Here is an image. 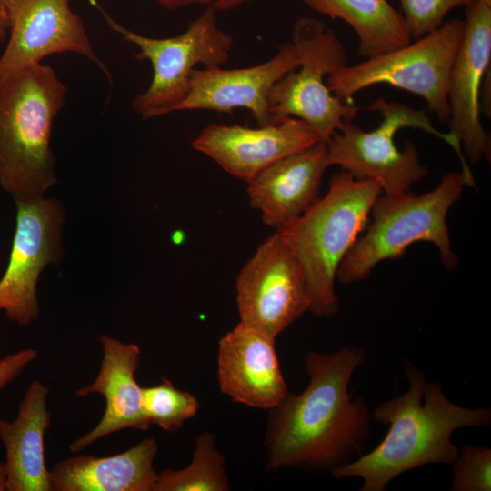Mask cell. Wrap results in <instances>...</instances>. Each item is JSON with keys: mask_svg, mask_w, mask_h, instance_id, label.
I'll return each mask as SVG.
<instances>
[{"mask_svg": "<svg viewBox=\"0 0 491 491\" xmlns=\"http://www.w3.org/2000/svg\"><path fill=\"white\" fill-rule=\"evenodd\" d=\"M235 289L240 323L274 338L309 311L303 271L276 231L241 269Z\"/></svg>", "mask_w": 491, "mask_h": 491, "instance_id": "8fae6325", "label": "cell"}, {"mask_svg": "<svg viewBox=\"0 0 491 491\" xmlns=\"http://www.w3.org/2000/svg\"><path fill=\"white\" fill-rule=\"evenodd\" d=\"M299 65L296 46L285 43L271 59L257 65L234 69L195 68L191 75L189 91L174 113L209 110L230 114L236 108H245L257 125H271L268 94L280 78Z\"/></svg>", "mask_w": 491, "mask_h": 491, "instance_id": "9a60e30c", "label": "cell"}, {"mask_svg": "<svg viewBox=\"0 0 491 491\" xmlns=\"http://www.w3.org/2000/svg\"><path fill=\"white\" fill-rule=\"evenodd\" d=\"M310 9L347 23L357 53L370 58L411 43L403 15L387 0H301Z\"/></svg>", "mask_w": 491, "mask_h": 491, "instance_id": "44dd1931", "label": "cell"}, {"mask_svg": "<svg viewBox=\"0 0 491 491\" xmlns=\"http://www.w3.org/2000/svg\"><path fill=\"white\" fill-rule=\"evenodd\" d=\"M89 2L101 13L112 31L137 46L134 57L151 64L153 76L149 86L132 101L133 110L144 120L174 113L186 96L191 75L198 65H203L204 68L221 67L229 59L234 37L219 27L217 11L212 5L182 34L154 38L125 27L95 0Z\"/></svg>", "mask_w": 491, "mask_h": 491, "instance_id": "52a82bcc", "label": "cell"}, {"mask_svg": "<svg viewBox=\"0 0 491 491\" xmlns=\"http://www.w3.org/2000/svg\"><path fill=\"white\" fill-rule=\"evenodd\" d=\"M249 1L251 0H216L212 6L216 11L224 12L235 9Z\"/></svg>", "mask_w": 491, "mask_h": 491, "instance_id": "83f0119b", "label": "cell"}, {"mask_svg": "<svg viewBox=\"0 0 491 491\" xmlns=\"http://www.w3.org/2000/svg\"><path fill=\"white\" fill-rule=\"evenodd\" d=\"M326 168V142L289 155L247 183L250 205L261 213L266 225L280 229L318 199Z\"/></svg>", "mask_w": 491, "mask_h": 491, "instance_id": "ac0fdd59", "label": "cell"}, {"mask_svg": "<svg viewBox=\"0 0 491 491\" xmlns=\"http://www.w3.org/2000/svg\"><path fill=\"white\" fill-rule=\"evenodd\" d=\"M8 29V20L5 9L2 1L0 0V41L4 40Z\"/></svg>", "mask_w": 491, "mask_h": 491, "instance_id": "f1b7e54d", "label": "cell"}, {"mask_svg": "<svg viewBox=\"0 0 491 491\" xmlns=\"http://www.w3.org/2000/svg\"><path fill=\"white\" fill-rule=\"evenodd\" d=\"M382 194L374 180L334 174L326 194L287 225L276 230L296 258L310 296L309 311L331 316L339 308L335 291L338 267L366 227L371 208Z\"/></svg>", "mask_w": 491, "mask_h": 491, "instance_id": "3957f363", "label": "cell"}, {"mask_svg": "<svg viewBox=\"0 0 491 491\" xmlns=\"http://www.w3.org/2000/svg\"><path fill=\"white\" fill-rule=\"evenodd\" d=\"M300 65L271 88L267 103L273 124L287 117L310 125L327 142L345 120H353L357 106L335 96L326 76L347 65L344 46L333 29L321 20L301 17L293 26L292 42Z\"/></svg>", "mask_w": 491, "mask_h": 491, "instance_id": "9c48e42d", "label": "cell"}, {"mask_svg": "<svg viewBox=\"0 0 491 491\" xmlns=\"http://www.w3.org/2000/svg\"><path fill=\"white\" fill-rule=\"evenodd\" d=\"M37 354L35 348H24L0 358V391L15 379Z\"/></svg>", "mask_w": 491, "mask_h": 491, "instance_id": "484cf974", "label": "cell"}, {"mask_svg": "<svg viewBox=\"0 0 491 491\" xmlns=\"http://www.w3.org/2000/svg\"><path fill=\"white\" fill-rule=\"evenodd\" d=\"M215 439L211 433L196 436L191 463L180 470L159 473L154 491L229 490L225 458L215 447Z\"/></svg>", "mask_w": 491, "mask_h": 491, "instance_id": "7402d4cb", "label": "cell"}, {"mask_svg": "<svg viewBox=\"0 0 491 491\" xmlns=\"http://www.w3.org/2000/svg\"><path fill=\"white\" fill-rule=\"evenodd\" d=\"M464 33L465 21L455 18L414 43L332 72L326 84L344 102L366 87L389 85L424 98L427 108L447 124L448 82Z\"/></svg>", "mask_w": 491, "mask_h": 491, "instance_id": "ba28073f", "label": "cell"}, {"mask_svg": "<svg viewBox=\"0 0 491 491\" xmlns=\"http://www.w3.org/2000/svg\"><path fill=\"white\" fill-rule=\"evenodd\" d=\"M49 388L38 379L28 386L16 417L0 418V439L5 448L7 491H50L44 438L51 424Z\"/></svg>", "mask_w": 491, "mask_h": 491, "instance_id": "d6986e66", "label": "cell"}, {"mask_svg": "<svg viewBox=\"0 0 491 491\" xmlns=\"http://www.w3.org/2000/svg\"><path fill=\"white\" fill-rule=\"evenodd\" d=\"M167 10H177L193 5H213L216 0H154Z\"/></svg>", "mask_w": 491, "mask_h": 491, "instance_id": "4316f807", "label": "cell"}, {"mask_svg": "<svg viewBox=\"0 0 491 491\" xmlns=\"http://www.w3.org/2000/svg\"><path fill=\"white\" fill-rule=\"evenodd\" d=\"M66 93L42 63L0 88V185L15 203L43 197L56 183L50 140Z\"/></svg>", "mask_w": 491, "mask_h": 491, "instance_id": "277c9868", "label": "cell"}, {"mask_svg": "<svg viewBox=\"0 0 491 491\" xmlns=\"http://www.w3.org/2000/svg\"><path fill=\"white\" fill-rule=\"evenodd\" d=\"M6 12L10 38L0 57V88L41 64L49 55L76 53L102 70L106 65L95 54L80 16L69 0H1Z\"/></svg>", "mask_w": 491, "mask_h": 491, "instance_id": "7c38bea8", "label": "cell"}, {"mask_svg": "<svg viewBox=\"0 0 491 491\" xmlns=\"http://www.w3.org/2000/svg\"><path fill=\"white\" fill-rule=\"evenodd\" d=\"M15 229L0 278V311L21 326L36 320V286L43 269L62 257L65 210L56 198L16 202Z\"/></svg>", "mask_w": 491, "mask_h": 491, "instance_id": "30bf717a", "label": "cell"}, {"mask_svg": "<svg viewBox=\"0 0 491 491\" xmlns=\"http://www.w3.org/2000/svg\"><path fill=\"white\" fill-rule=\"evenodd\" d=\"M103 358L93 383L77 389L78 397L96 393L103 396L105 409L100 422L88 433L72 442L68 448L76 453L97 440L120 430H146L150 423L143 406L142 388L135 380L141 350L132 343L108 335L99 337Z\"/></svg>", "mask_w": 491, "mask_h": 491, "instance_id": "e0dca14e", "label": "cell"}, {"mask_svg": "<svg viewBox=\"0 0 491 491\" xmlns=\"http://www.w3.org/2000/svg\"><path fill=\"white\" fill-rule=\"evenodd\" d=\"M142 392L143 406L150 425H157L165 431L179 430L200 407L192 394L177 389L165 377L158 385L143 387Z\"/></svg>", "mask_w": 491, "mask_h": 491, "instance_id": "603a6c76", "label": "cell"}, {"mask_svg": "<svg viewBox=\"0 0 491 491\" xmlns=\"http://www.w3.org/2000/svg\"><path fill=\"white\" fill-rule=\"evenodd\" d=\"M465 185L462 171L449 172L433 190L423 195H380L371 208L370 225L338 267L339 282L348 285L366 278L377 264L399 257L419 241L433 243L444 267L455 269L458 257L452 249L446 215Z\"/></svg>", "mask_w": 491, "mask_h": 491, "instance_id": "5b68a950", "label": "cell"}, {"mask_svg": "<svg viewBox=\"0 0 491 491\" xmlns=\"http://www.w3.org/2000/svg\"><path fill=\"white\" fill-rule=\"evenodd\" d=\"M7 490V472L5 464L0 462V491Z\"/></svg>", "mask_w": 491, "mask_h": 491, "instance_id": "f546056e", "label": "cell"}, {"mask_svg": "<svg viewBox=\"0 0 491 491\" xmlns=\"http://www.w3.org/2000/svg\"><path fill=\"white\" fill-rule=\"evenodd\" d=\"M365 349L347 346L332 353L303 356L309 382L300 394L288 392L269 409L265 438L266 468L333 473L363 454L370 435V409L351 398V377Z\"/></svg>", "mask_w": 491, "mask_h": 491, "instance_id": "6da1fadb", "label": "cell"}, {"mask_svg": "<svg viewBox=\"0 0 491 491\" xmlns=\"http://www.w3.org/2000/svg\"><path fill=\"white\" fill-rule=\"evenodd\" d=\"M319 141V135L306 122L287 117L276 124L253 128L211 124L191 145L247 184L275 162Z\"/></svg>", "mask_w": 491, "mask_h": 491, "instance_id": "5bb4252c", "label": "cell"}, {"mask_svg": "<svg viewBox=\"0 0 491 491\" xmlns=\"http://www.w3.org/2000/svg\"><path fill=\"white\" fill-rule=\"evenodd\" d=\"M366 109L380 115L382 119L378 126L366 131L356 125L353 120H345L326 142L327 167L339 165L356 178L376 181L384 195L408 192L415 182L427 174L413 142L406 141L402 150L395 144L397 131L411 127L423 130L450 145L459 156L466 182H474L459 142L448 132L436 130L424 110L383 98L376 99Z\"/></svg>", "mask_w": 491, "mask_h": 491, "instance_id": "8992f818", "label": "cell"}, {"mask_svg": "<svg viewBox=\"0 0 491 491\" xmlns=\"http://www.w3.org/2000/svg\"><path fill=\"white\" fill-rule=\"evenodd\" d=\"M276 338L242 323L218 342L217 380L223 394L250 407L271 409L289 392Z\"/></svg>", "mask_w": 491, "mask_h": 491, "instance_id": "2e32d148", "label": "cell"}, {"mask_svg": "<svg viewBox=\"0 0 491 491\" xmlns=\"http://www.w3.org/2000/svg\"><path fill=\"white\" fill-rule=\"evenodd\" d=\"M158 449L153 437L115 456H77L57 461L49 470L50 491H154Z\"/></svg>", "mask_w": 491, "mask_h": 491, "instance_id": "ffe728a7", "label": "cell"}, {"mask_svg": "<svg viewBox=\"0 0 491 491\" xmlns=\"http://www.w3.org/2000/svg\"><path fill=\"white\" fill-rule=\"evenodd\" d=\"M409 388L379 404L373 418L389 426L370 452L336 469V478L360 477L362 491H384L398 476L429 464L451 465L458 455L453 433L462 427L488 426L491 408H469L452 403L439 383L426 382L423 371L405 364Z\"/></svg>", "mask_w": 491, "mask_h": 491, "instance_id": "7a4b0ae2", "label": "cell"}, {"mask_svg": "<svg viewBox=\"0 0 491 491\" xmlns=\"http://www.w3.org/2000/svg\"><path fill=\"white\" fill-rule=\"evenodd\" d=\"M452 491L491 490V449L464 445L451 464Z\"/></svg>", "mask_w": 491, "mask_h": 491, "instance_id": "cb8c5ba5", "label": "cell"}, {"mask_svg": "<svg viewBox=\"0 0 491 491\" xmlns=\"http://www.w3.org/2000/svg\"><path fill=\"white\" fill-rule=\"evenodd\" d=\"M472 0H400L404 20L411 38L418 39L437 29L454 8L467 6Z\"/></svg>", "mask_w": 491, "mask_h": 491, "instance_id": "d4e9b609", "label": "cell"}, {"mask_svg": "<svg viewBox=\"0 0 491 491\" xmlns=\"http://www.w3.org/2000/svg\"><path fill=\"white\" fill-rule=\"evenodd\" d=\"M464 21V36L448 82L446 125L476 165L490 155V137L480 120V94L491 64V0H472Z\"/></svg>", "mask_w": 491, "mask_h": 491, "instance_id": "4fadbf2b", "label": "cell"}]
</instances>
